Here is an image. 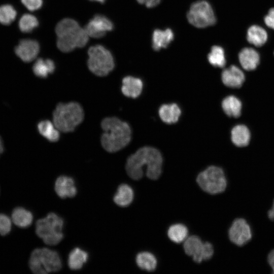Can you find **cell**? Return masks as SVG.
I'll use <instances>...</instances> for the list:
<instances>
[{
  "label": "cell",
  "mask_w": 274,
  "mask_h": 274,
  "mask_svg": "<svg viewBox=\"0 0 274 274\" xmlns=\"http://www.w3.org/2000/svg\"><path fill=\"white\" fill-rule=\"evenodd\" d=\"M231 138L232 143L237 147H245L249 144L250 132L244 125H237L231 130Z\"/></svg>",
  "instance_id": "cell-22"
},
{
  "label": "cell",
  "mask_w": 274,
  "mask_h": 274,
  "mask_svg": "<svg viewBox=\"0 0 274 274\" xmlns=\"http://www.w3.org/2000/svg\"><path fill=\"white\" fill-rule=\"evenodd\" d=\"M238 59L242 67L249 71L255 70L260 61L258 53L251 48L243 49L238 54Z\"/></svg>",
  "instance_id": "cell-16"
},
{
  "label": "cell",
  "mask_w": 274,
  "mask_h": 274,
  "mask_svg": "<svg viewBox=\"0 0 274 274\" xmlns=\"http://www.w3.org/2000/svg\"><path fill=\"white\" fill-rule=\"evenodd\" d=\"M14 51L16 55L22 61L29 62L38 56L40 46L37 41L30 39L20 40L15 46Z\"/></svg>",
  "instance_id": "cell-12"
},
{
  "label": "cell",
  "mask_w": 274,
  "mask_h": 274,
  "mask_svg": "<svg viewBox=\"0 0 274 274\" xmlns=\"http://www.w3.org/2000/svg\"><path fill=\"white\" fill-rule=\"evenodd\" d=\"M189 22L197 28H205L216 23V19L211 5L206 1L192 4L187 15Z\"/></svg>",
  "instance_id": "cell-9"
},
{
  "label": "cell",
  "mask_w": 274,
  "mask_h": 274,
  "mask_svg": "<svg viewBox=\"0 0 274 274\" xmlns=\"http://www.w3.org/2000/svg\"><path fill=\"white\" fill-rule=\"evenodd\" d=\"M38 129L39 133L50 142H55L59 139V131L49 120L40 121L38 124Z\"/></svg>",
  "instance_id": "cell-27"
},
{
  "label": "cell",
  "mask_w": 274,
  "mask_h": 274,
  "mask_svg": "<svg viewBox=\"0 0 274 274\" xmlns=\"http://www.w3.org/2000/svg\"><path fill=\"white\" fill-rule=\"evenodd\" d=\"M88 54V67L95 75L101 77L107 76L114 68L113 57L104 46L97 45L90 47Z\"/></svg>",
  "instance_id": "cell-7"
},
{
  "label": "cell",
  "mask_w": 274,
  "mask_h": 274,
  "mask_svg": "<svg viewBox=\"0 0 274 274\" xmlns=\"http://www.w3.org/2000/svg\"><path fill=\"white\" fill-rule=\"evenodd\" d=\"M57 36V46L63 52H68L75 48L84 47L89 40V36L85 28L71 18L60 21L56 26Z\"/></svg>",
  "instance_id": "cell-3"
},
{
  "label": "cell",
  "mask_w": 274,
  "mask_h": 274,
  "mask_svg": "<svg viewBox=\"0 0 274 274\" xmlns=\"http://www.w3.org/2000/svg\"><path fill=\"white\" fill-rule=\"evenodd\" d=\"M268 216L270 220H274V200L271 209L268 212Z\"/></svg>",
  "instance_id": "cell-38"
},
{
  "label": "cell",
  "mask_w": 274,
  "mask_h": 274,
  "mask_svg": "<svg viewBox=\"0 0 274 274\" xmlns=\"http://www.w3.org/2000/svg\"><path fill=\"white\" fill-rule=\"evenodd\" d=\"M158 113L160 118L164 122L172 124L178 121L181 111L177 104H171L162 105Z\"/></svg>",
  "instance_id": "cell-19"
},
{
  "label": "cell",
  "mask_w": 274,
  "mask_h": 274,
  "mask_svg": "<svg viewBox=\"0 0 274 274\" xmlns=\"http://www.w3.org/2000/svg\"><path fill=\"white\" fill-rule=\"evenodd\" d=\"M104 132L101 144L108 152H116L126 146L131 138L129 124L116 117H107L101 123Z\"/></svg>",
  "instance_id": "cell-2"
},
{
  "label": "cell",
  "mask_w": 274,
  "mask_h": 274,
  "mask_svg": "<svg viewBox=\"0 0 274 274\" xmlns=\"http://www.w3.org/2000/svg\"><path fill=\"white\" fill-rule=\"evenodd\" d=\"M208 59L213 66L223 67L226 64L224 49L219 46H213L208 55Z\"/></svg>",
  "instance_id": "cell-31"
},
{
  "label": "cell",
  "mask_w": 274,
  "mask_h": 274,
  "mask_svg": "<svg viewBox=\"0 0 274 274\" xmlns=\"http://www.w3.org/2000/svg\"><path fill=\"white\" fill-rule=\"evenodd\" d=\"M183 248L186 254L192 256L196 263L209 260L214 253L211 244L209 242L203 243L199 237L195 235L187 238L184 242Z\"/></svg>",
  "instance_id": "cell-10"
},
{
  "label": "cell",
  "mask_w": 274,
  "mask_h": 274,
  "mask_svg": "<svg viewBox=\"0 0 274 274\" xmlns=\"http://www.w3.org/2000/svg\"><path fill=\"white\" fill-rule=\"evenodd\" d=\"M22 4L28 10L33 11L39 9L42 6V0H20Z\"/></svg>",
  "instance_id": "cell-34"
},
{
  "label": "cell",
  "mask_w": 274,
  "mask_h": 274,
  "mask_svg": "<svg viewBox=\"0 0 274 274\" xmlns=\"http://www.w3.org/2000/svg\"><path fill=\"white\" fill-rule=\"evenodd\" d=\"M136 263L141 269L148 271H154L157 266L155 257L148 252L139 253L136 257Z\"/></svg>",
  "instance_id": "cell-28"
},
{
  "label": "cell",
  "mask_w": 274,
  "mask_h": 274,
  "mask_svg": "<svg viewBox=\"0 0 274 274\" xmlns=\"http://www.w3.org/2000/svg\"><path fill=\"white\" fill-rule=\"evenodd\" d=\"M162 157L156 149L144 147L139 149L127 159L125 169L128 176L138 180L143 176V167H146V176L151 180H156L161 174Z\"/></svg>",
  "instance_id": "cell-1"
},
{
  "label": "cell",
  "mask_w": 274,
  "mask_h": 274,
  "mask_svg": "<svg viewBox=\"0 0 274 274\" xmlns=\"http://www.w3.org/2000/svg\"><path fill=\"white\" fill-rule=\"evenodd\" d=\"M247 39L249 43L256 47H261L266 43L267 34L262 27L252 25L248 29Z\"/></svg>",
  "instance_id": "cell-24"
},
{
  "label": "cell",
  "mask_w": 274,
  "mask_h": 274,
  "mask_svg": "<svg viewBox=\"0 0 274 274\" xmlns=\"http://www.w3.org/2000/svg\"><path fill=\"white\" fill-rule=\"evenodd\" d=\"M196 181L204 191L211 194L223 192L227 185L223 170L216 166H210L201 172L198 175Z\"/></svg>",
  "instance_id": "cell-8"
},
{
  "label": "cell",
  "mask_w": 274,
  "mask_h": 274,
  "mask_svg": "<svg viewBox=\"0 0 274 274\" xmlns=\"http://www.w3.org/2000/svg\"><path fill=\"white\" fill-rule=\"evenodd\" d=\"M88 253L84 250L75 248L70 253L68 257V265L72 270L80 269L87 262Z\"/></svg>",
  "instance_id": "cell-23"
},
{
  "label": "cell",
  "mask_w": 274,
  "mask_h": 274,
  "mask_svg": "<svg viewBox=\"0 0 274 274\" xmlns=\"http://www.w3.org/2000/svg\"><path fill=\"white\" fill-rule=\"evenodd\" d=\"M140 4L145 5L148 8H153L158 5L160 0H136Z\"/></svg>",
  "instance_id": "cell-36"
},
{
  "label": "cell",
  "mask_w": 274,
  "mask_h": 274,
  "mask_svg": "<svg viewBox=\"0 0 274 274\" xmlns=\"http://www.w3.org/2000/svg\"><path fill=\"white\" fill-rule=\"evenodd\" d=\"M230 240L238 246H243L252 237V232L249 225L243 218L236 219L229 230Z\"/></svg>",
  "instance_id": "cell-11"
},
{
  "label": "cell",
  "mask_w": 274,
  "mask_h": 274,
  "mask_svg": "<svg viewBox=\"0 0 274 274\" xmlns=\"http://www.w3.org/2000/svg\"><path fill=\"white\" fill-rule=\"evenodd\" d=\"M143 86V82L141 79L127 76L122 80L121 91L126 96L134 98L141 94Z\"/></svg>",
  "instance_id": "cell-17"
},
{
  "label": "cell",
  "mask_w": 274,
  "mask_h": 274,
  "mask_svg": "<svg viewBox=\"0 0 274 274\" xmlns=\"http://www.w3.org/2000/svg\"><path fill=\"white\" fill-rule=\"evenodd\" d=\"M29 266L34 273L46 274L59 270L62 261L57 252L47 248H37L31 253Z\"/></svg>",
  "instance_id": "cell-5"
},
{
  "label": "cell",
  "mask_w": 274,
  "mask_h": 274,
  "mask_svg": "<svg viewBox=\"0 0 274 274\" xmlns=\"http://www.w3.org/2000/svg\"><path fill=\"white\" fill-rule=\"evenodd\" d=\"M55 68L54 62L50 59L38 58L32 66V71L36 76L42 78L47 77L54 72Z\"/></svg>",
  "instance_id": "cell-25"
},
{
  "label": "cell",
  "mask_w": 274,
  "mask_h": 274,
  "mask_svg": "<svg viewBox=\"0 0 274 274\" xmlns=\"http://www.w3.org/2000/svg\"><path fill=\"white\" fill-rule=\"evenodd\" d=\"M84 111L78 102L59 103L53 113V123L63 132H72L84 119Z\"/></svg>",
  "instance_id": "cell-4"
},
{
  "label": "cell",
  "mask_w": 274,
  "mask_h": 274,
  "mask_svg": "<svg viewBox=\"0 0 274 274\" xmlns=\"http://www.w3.org/2000/svg\"><path fill=\"white\" fill-rule=\"evenodd\" d=\"M174 38V34L172 29H156L154 30L152 35V47L155 51L165 48L173 41Z\"/></svg>",
  "instance_id": "cell-18"
},
{
  "label": "cell",
  "mask_w": 274,
  "mask_h": 274,
  "mask_svg": "<svg viewBox=\"0 0 274 274\" xmlns=\"http://www.w3.org/2000/svg\"><path fill=\"white\" fill-rule=\"evenodd\" d=\"M112 22L107 17L101 15H96L91 19L85 27L89 37L100 38L106 32L113 29Z\"/></svg>",
  "instance_id": "cell-13"
},
{
  "label": "cell",
  "mask_w": 274,
  "mask_h": 274,
  "mask_svg": "<svg viewBox=\"0 0 274 274\" xmlns=\"http://www.w3.org/2000/svg\"><path fill=\"white\" fill-rule=\"evenodd\" d=\"M63 220L54 213H49L39 219L36 224V233L46 244L50 246L59 243L63 237Z\"/></svg>",
  "instance_id": "cell-6"
},
{
  "label": "cell",
  "mask_w": 274,
  "mask_h": 274,
  "mask_svg": "<svg viewBox=\"0 0 274 274\" xmlns=\"http://www.w3.org/2000/svg\"><path fill=\"white\" fill-rule=\"evenodd\" d=\"M39 25V21L34 15L25 13L20 18L18 26L20 31L23 33L31 32Z\"/></svg>",
  "instance_id": "cell-32"
},
{
  "label": "cell",
  "mask_w": 274,
  "mask_h": 274,
  "mask_svg": "<svg viewBox=\"0 0 274 274\" xmlns=\"http://www.w3.org/2000/svg\"><path fill=\"white\" fill-rule=\"evenodd\" d=\"M264 22L268 27L274 29V8L269 10L264 17Z\"/></svg>",
  "instance_id": "cell-35"
},
{
  "label": "cell",
  "mask_w": 274,
  "mask_h": 274,
  "mask_svg": "<svg viewBox=\"0 0 274 274\" xmlns=\"http://www.w3.org/2000/svg\"><path fill=\"white\" fill-rule=\"evenodd\" d=\"M3 149H4V148H3V142H2V139L0 137V155L2 153V152H3Z\"/></svg>",
  "instance_id": "cell-39"
},
{
  "label": "cell",
  "mask_w": 274,
  "mask_h": 274,
  "mask_svg": "<svg viewBox=\"0 0 274 274\" xmlns=\"http://www.w3.org/2000/svg\"><path fill=\"white\" fill-rule=\"evenodd\" d=\"M133 197L134 193L132 188L127 184H123L119 186L113 200L118 206L125 207L131 204Z\"/></svg>",
  "instance_id": "cell-21"
},
{
  "label": "cell",
  "mask_w": 274,
  "mask_h": 274,
  "mask_svg": "<svg viewBox=\"0 0 274 274\" xmlns=\"http://www.w3.org/2000/svg\"><path fill=\"white\" fill-rule=\"evenodd\" d=\"M91 1H96L101 3H104L105 1V0H91Z\"/></svg>",
  "instance_id": "cell-40"
},
{
  "label": "cell",
  "mask_w": 274,
  "mask_h": 274,
  "mask_svg": "<svg viewBox=\"0 0 274 274\" xmlns=\"http://www.w3.org/2000/svg\"><path fill=\"white\" fill-rule=\"evenodd\" d=\"M55 191L61 198L73 197L77 192L74 180L72 178L66 176H59L56 179Z\"/></svg>",
  "instance_id": "cell-15"
},
{
  "label": "cell",
  "mask_w": 274,
  "mask_h": 274,
  "mask_svg": "<svg viewBox=\"0 0 274 274\" xmlns=\"http://www.w3.org/2000/svg\"><path fill=\"white\" fill-rule=\"evenodd\" d=\"M11 218L5 214L0 213V235L4 236L9 234L12 228Z\"/></svg>",
  "instance_id": "cell-33"
},
{
  "label": "cell",
  "mask_w": 274,
  "mask_h": 274,
  "mask_svg": "<svg viewBox=\"0 0 274 274\" xmlns=\"http://www.w3.org/2000/svg\"><path fill=\"white\" fill-rule=\"evenodd\" d=\"M17 12L14 7L10 4L0 5V24L8 26L16 20Z\"/></svg>",
  "instance_id": "cell-29"
},
{
  "label": "cell",
  "mask_w": 274,
  "mask_h": 274,
  "mask_svg": "<svg viewBox=\"0 0 274 274\" xmlns=\"http://www.w3.org/2000/svg\"><path fill=\"white\" fill-rule=\"evenodd\" d=\"M221 78L225 85L233 88L241 87L245 80L244 73L235 65L225 69L222 73Z\"/></svg>",
  "instance_id": "cell-14"
},
{
  "label": "cell",
  "mask_w": 274,
  "mask_h": 274,
  "mask_svg": "<svg viewBox=\"0 0 274 274\" xmlns=\"http://www.w3.org/2000/svg\"><path fill=\"white\" fill-rule=\"evenodd\" d=\"M242 102L236 97L230 95L222 102V107L225 113L229 117H238L241 113Z\"/></svg>",
  "instance_id": "cell-26"
},
{
  "label": "cell",
  "mask_w": 274,
  "mask_h": 274,
  "mask_svg": "<svg viewBox=\"0 0 274 274\" xmlns=\"http://www.w3.org/2000/svg\"><path fill=\"white\" fill-rule=\"evenodd\" d=\"M11 218L13 223L20 228L29 226L33 221L31 212L22 207L15 208L12 212Z\"/></svg>",
  "instance_id": "cell-20"
},
{
  "label": "cell",
  "mask_w": 274,
  "mask_h": 274,
  "mask_svg": "<svg viewBox=\"0 0 274 274\" xmlns=\"http://www.w3.org/2000/svg\"><path fill=\"white\" fill-rule=\"evenodd\" d=\"M188 234L187 228L181 224L172 225L167 231V235L169 238L176 243H180L185 241Z\"/></svg>",
  "instance_id": "cell-30"
},
{
  "label": "cell",
  "mask_w": 274,
  "mask_h": 274,
  "mask_svg": "<svg viewBox=\"0 0 274 274\" xmlns=\"http://www.w3.org/2000/svg\"><path fill=\"white\" fill-rule=\"evenodd\" d=\"M267 259L268 262L272 268V273H274V249L268 254Z\"/></svg>",
  "instance_id": "cell-37"
}]
</instances>
